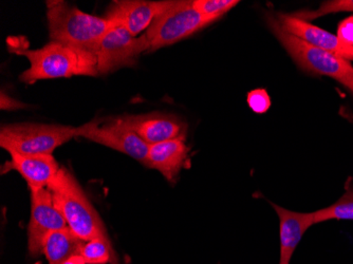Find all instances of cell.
<instances>
[{
    "instance_id": "cell-1",
    "label": "cell",
    "mask_w": 353,
    "mask_h": 264,
    "mask_svg": "<svg viewBox=\"0 0 353 264\" xmlns=\"http://www.w3.org/2000/svg\"><path fill=\"white\" fill-rule=\"evenodd\" d=\"M16 53L29 59L30 68L19 77L27 84L41 79L99 74L97 55L59 41H50L37 50L21 49L16 50Z\"/></svg>"
},
{
    "instance_id": "cell-2",
    "label": "cell",
    "mask_w": 353,
    "mask_h": 264,
    "mask_svg": "<svg viewBox=\"0 0 353 264\" xmlns=\"http://www.w3.org/2000/svg\"><path fill=\"white\" fill-rule=\"evenodd\" d=\"M49 34L53 41L79 48L97 55L107 32L117 27L108 19L90 15L61 0L47 1Z\"/></svg>"
},
{
    "instance_id": "cell-3",
    "label": "cell",
    "mask_w": 353,
    "mask_h": 264,
    "mask_svg": "<svg viewBox=\"0 0 353 264\" xmlns=\"http://www.w3.org/2000/svg\"><path fill=\"white\" fill-rule=\"evenodd\" d=\"M47 188L68 227L77 237L83 241L109 238L100 214L67 168L61 167Z\"/></svg>"
},
{
    "instance_id": "cell-4",
    "label": "cell",
    "mask_w": 353,
    "mask_h": 264,
    "mask_svg": "<svg viewBox=\"0 0 353 264\" xmlns=\"http://www.w3.org/2000/svg\"><path fill=\"white\" fill-rule=\"evenodd\" d=\"M267 23L273 34L301 70L311 74L331 77L347 89L352 86L353 65L350 61L289 34L279 27L275 15L267 14Z\"/></svg>"
},
{
    "instance_id": "cell-5",
    "label": "cell",
    "mask_w": 353,
    "mask_h": 264,
    "mask_svg": "<svg viewBox=\"0 0 353 264\" xmlns=\"http://www.w3.org/2000/svg\"><path fill=\"white\" fill-rule=\"evenodd\" d=\"M77 138V128L63 125L19 123L0 130V146L21 154H52L57 147Z\"/></svg>"
},
{
    "instance_id": "cell-6",
    "label": "cell",
    "mask_w": 353,
    "mask_h": 264,
    "mask_svg": "<svg viewBox=\"0 0 353 264\" xmlns=\"http://www.w3.org/2000/svg\"><path fill=\"white\" fill-rule=\"evenodd\" d=\"M214 21L196 11L192 0L174 1V5L159 15L146 30L150 50L156 51L188 39Z\"/></svg>"
},
{
    "instance_id": "cell-7",
    "label": "cell",
    "mask_w": 353,
    "mask_h": 264,
    "mask_svg": "<svg viewBox=\"0 0 353 264\" xmlns=\"http://www.w3.org/2000/svg\"><path fill=\"white\" fill-rule=\"evenodd\" d=\"M77 138H84L123 152L145 164L150 145L127 124L124 118L93 121L77 127Z\"/></svg>"
},
{
    "instance_id": "cell-8",
    "label": "cell",
    "mask_w": 353,
    "mask_h": 264,
    "mask_svg": "<svg viewBox=\"0 0 353 264\" xmlns=\"http://www.w3.org/2000/svg\"><path fill=\"white\" fill-rule=\"evenodd\" d=\"M150 50L145 34L137 37L122 27H114L107 32L99 45V74H107L121 67L134 65L143 52Z\"/></svg>"
},
{
    "instance_id": "cell-9",
    "label": "cell",
    "mask_w": 353,
    "mask_h": 264,
    "mask_svg": "<svg viewBox=\"0 0 353 264\" xmlns=\"http://www.w3.org/2000/svg\"><path fill=\"white\" fill-rule=\"evenodd\" d=\"M68 227L59 208L53 201L50 190L46 188L31 190V217L28 227V247L32 257L43 254L46 238L55 230Z\"/></svg>"
},
{
    "instance_id": "cell-10",
    "label": "cell",
    "mask_w": 353,
    "mask_h": 264,
    "mask_svg": "<svg viewBox=\"0 0 353 264\" xmlns=\"http://www.w3.org/2000/svg\"><path fill=\"white\" fill-rule=\"evenodd\" d=\"M174 1H145V0H118L111 3L105 19L124 28L137 37L148 30L152 21L170 9Z\"/></svg>"
},
{
    "instance_id": "cell-11",
    "label": "cell",
    "mask_w": 353,
    "mask_h": 264,
    "mask_svg": "<svg viewBox=\"0 0 353 264\" xmlns=\"http://www.w3.org/2000/svg\"><path fill=\"white\" fill-rule=\"evenodd\" d=\"M275 19L279 27L289 34L294 35L314 47L328 51L347 61H353V45L343 43L330 32L312 25L309 21L296 19L292 14H276Z\"/></svg>"
},
{
    "instance_id": "cell-12",
    "label": "cell",
    "mask_w": 353,
    "mask_h": 264,
    "mask_svg": "<svg viewBox=\"0 0 353 264\" xmlns=\"http://www.w3.org/2000/svg\"><path fill=\"white\" fill-rule=\"evenodd\" d=\"M130 128L148 145L185 138V124L174 115L152 113L124 116Z\"/></svg>"
},
{
    "instance_id": "cell-13",
    "label": "cell",
    "mask_w": 353,
    "mask_h": 264,
    "mask_svg": "<svg viewBox=\"0 0 353 264\" xmlns=\"http://www.w3.org/2000/svg\"><path fill=\"white\" fill-rule=\"evenodd\" d=\"M11 161L7 163L8 170H16L27 181L30 190L48 187L55 178L59 167L52 154H21L10 152Z\"/></svg>"
},
{
    "instance_id": "cell-14",
    "label": "cell",
    "mask_w": 353,
    "mask_h": 264,
    "mask_svg": "<svg viewBox=\"0 0 353 264\" xmlns=\"http://www.w3.org/2000/svg\"><path fill=\"white\" fill-rule=\"evenodd\" d=\"M279 218L281 258L279 264H290L291 258L303 235L314 223L313 212H297L272 203Z\"/></svg>"
},
{
    "instance_id": "cell-15",
    "label": "cell",
    "mask_w": 353,
    "mask_h": 264,
    "mask_svg": "<svg viewBox=\"0 0 353 264\" xmlns=\"http://www.w3.org/2000/svg\"><path fill=\"white\" fill-rule=\"evenodd\" d=\"M188 150L184 139L150 145L145 165L159 170L170 182H176L188 160Z\"/></svg>"
},
{
    "instance_id": "cell-16",
    "label": "cell",
    "mask_w": 353,
    "mask_h": 264,
    "mask_svg": "<svg viewBox=\"0 0 353 264\" xmlns=\"http://www.w3.org/2000/svg\"><path fill=\"white\" fill-rule=\"evenodd\" d=\"M84 241L73 234L69 227L55 230L46 238L43 255L49 264H63L71 256L81 252Z\"/></svg>"
},
{
    "instance_id": "cell-17",
    "label": "cell",
    "mask_w": 353,
    "mask_h": 264,
    "mask_svg": "<svg viewBox=\"0 0 353 264\" xmlns=\"http://www.w3.org/2000/svg\"><path fill=\"white\" fill-rule=\"evenodd\" d=\"M314 223H323L330 220H353V182L346 185V192L338 201L328 207L313 212Z\"/></svg>"
},
{
    "instance_id": "cell-18",
    "label": "cell",
    "mask_w": 353,
    "mask_h": 264,
    "mask_svg": "<svg viewBox=\"0 0 353 264\" xmlns=\"http://www.w3.org/2000/svg\"><path fill=\"white\" fill-rule=\"evenodd\" d=\"M79 254L87 264H119L109 238L99 237L84 241Z\"/></svg>"
},
{
    "instance_id": "cell-19",
    "label": "cell",
    "mask_w": 353,
    "mask_h": 264,
    "mask_svg": "<svg viewBox=\"0 0 353 264\" xmlns=\"http://www.w3.org/2000/svg\"><path fill=\"white\" fill-rule=\"evenodd\" d=\"M343 12H353V0H329V1H324L319 9L312 10V11L305 10V11L292 13V15L301 21L311 23V21H314L323 16L343 13Z\"/></svg>"
},
{
    "instance_id": "cell-20",
    "label": "cell",
    "mask_w": 353,
    "mask_h": 264,
    "mask_svg": "<svg viewBox=\"0 0 353 264\" xmlns=\"http://www.w3.org/2000/svg\"><path fill=\"white\" fill-rule=\"evenodd\" d=\"M239 3L237 0H192V6L205 19L214 23Z\"/></svg>"
},
{
    "instance_id": "cell-21",
    "label": "cell",
    "mask_w": 353,
    "mask_h": 264,
    "mask_svg": "<svg viewBox=\"0 0 353 264\" xmlns=\"http://www.w3.org/2000/svg\"><path fill=\"white\" fill-rule=\"evenodd\" d=\"M248 104L255 113L263 114L271 107V99L265 89H255L248 94Z\"/></svg>"
},
{
    "instance_id": "cell-22",
    "label": "cell",
    "mask_w": 353,
    "mask_h": 264,
    "mask_svg": "<svg viewBox=\"0 0 353 264\" xmlns=\"http://www.w3.org/2000/svg\"><path fill=\"white\" fill-rule=\"evenodd\" d=\"M336 37L349 45H353V16L344 19L339 25Z\"/></svg>"
},
{
    "instance_id": "cell-23",
    "label": "cell",
    "mask_w": 353,
    "mask_h": 264,
    "mask_svg": "<svg viewBox=\"0 0 353 264\" xmlns=\"http://www.w3.org/2000/svg\"><path fill=\"white\" fill-rule=\"evenodd\" d=\"M1 101H0V107L3 110H15V109L23 108L26 106L23 103L19 101L15 100L10 95H6L5 93L1 92Z\"/></svg>"
},
{
    "instance_id": "cell-24",
    "label": "cell",
    "mask_w": 353,
    "mask_h": 264,
    "mask_svg": "<svg viewBox=\"0 0 353 264\" xmlns=\"http://www.w3.org/2000/svg\"><path fill=\"white\" fill-rule=\"evenodd\" d=\"M63 264H87L85 261L84 258L82 257L81 254H77V255L71 256L70 258L63 262Z\"/></svg>"
},
{
    "instance_id": "cell-25",
    "label": "cell",
    "mask_w": 353,
    "mask_h": 264,
    "mask_svg": "<svg viewBox=\"0 0 353 264\" xmlns=\"http://www.w3.org/2000/svg\"><path fill=\"white\" fill-rule=\"evenodd\" d=\"M348 90L350 91V92L353 94V85L350 87V88L348 89Z\"/></svg>"
}]
</instances>
